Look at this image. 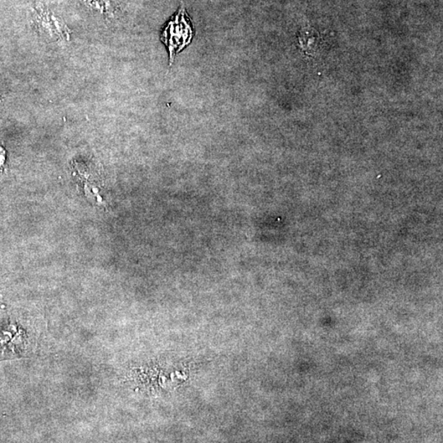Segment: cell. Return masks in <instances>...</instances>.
<instances>
[{
    "mask_svg": "<svg viewBox=\"0 0 443 443\" xmlns=\"http://www.w3.org/2000/svg\"><path fill=\"white\" fill-rule=\"evenodd\" d=\"M194 35L192 21L185 9L183 0L177 14L168 23L161 34L162 42L166 45L169 53L170 64L175 56L190 44Z\"/></svg>",
    "mask_w": 443,
    "mask_h": 443,
    "instance_id": "6da1fadb",
    "label": "cell"
}]
</instances>
